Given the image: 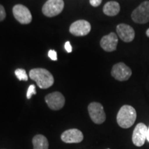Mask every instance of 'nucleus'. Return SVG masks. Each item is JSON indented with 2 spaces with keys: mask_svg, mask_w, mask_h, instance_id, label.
Masks as SVG:
<instances>
[{
  "mask_svg": "<svg viewBox=\"0 0 149 149\" xmlns=\"http://www.w3.org/2000/svg\"><path fill=\"white\" fill-rule=\"evenodd\" d=\"M29 77L37 83L40 88L46 89L54 84V77L51 72L44 68H33L29 72Z\"/></svg>",
  "mask_w": 149,
  "mask_h": 149,
  "instance_id": "1",
  "label": "nucleus"
},
{
  "mask_svg": "<svg viewBox=\"0 0 149 149\" xmlns=\"http://www.w3.org/2000/svg\"><path fill=\"white\" fill-rule=\"evenodd\" d=\"M137 118V113L133 107L124 105L119 111L117 115L118 125L123 128H128L134 124Z\"/></svg>",
  "mask_w": 149,
  "mask_h": 149,
  "instance_id": "2",
  "label": "nucleus"
},
{
  "mask_svg": "<svg viewBox=\"0 0 149 149\" xmlns=\"http://www.w3.org/2000/svg\"><path fill=\"white\" fill-rule=\"evenodd\" d=\"M131 18L137 24H146L149 22V1L142 2L133 11Z\"/></svg>",
  "mask_w": 149,
  "mask_h": 149,
  "instance_id": "3",
  "label": "nucleus"
},
{
  "mask_svg": "<svg viewBox=\"0 0 149 149\" xmlns=\"http://www.w3.org/2000/svg\"><path fill=\"white\" fill-rule=\"evenodd\" d=\"M64 7L63 0H48L42 7V13L48 17L60 14Z\"/></svg>",
  "mask_w": 149,
  "mask_h": 149,
  "instance_id": "4",
  "label": "nucleus"
},
{
  "mask_svg": "<svg viewBox=\"0 0 149 149\" xmlns=\"http://www.w3.org/2000/svg\"><path fill=\"white\" fill-rule=\"evenodd\" d=\"M88 111L91 119L97 124H101L106 120L104 107L98 102H92L88 105Z\"/></svg>",
  "mask_w": 149,
  "mask_h": 149,
  "instance_id": "5",
  "label": "nucleus"
},
{
  "mask_svg": "<svg viewBox=\"0 0 149 149\" xmlns=\"http://www.w3.org/2000/svg\"><path fill=\"white\" fill-rule=\"evenodd\" d=\"M111 75L118 81H126L132 75V70L124 63L120 62L113 66L111 70Z\"/></svg>",
  "mask_w": 149,
  "mask_h": 149,
  "instance_id": "6",
  "label": "nucleus"
},
{
  "mask_svg": "<svg viewBox=\"0 0 149 149\" xmlns=\"http://www.w3.org/2000/svg\"><path fill=\"white\" fill-rule=\"evenodd\" d=\"M15 18L22 24H28L32 21V15L29 9L22 4H17L13 8Z\"/></svg>",
  "mask_w": 149,
  "mask_h": 149,
  "instance_id": "7",
  "label": "nucleus"
},
{
  "mask_svg": "<svg viewBox=\"0 0 149 149\" xmlns=\"http://www.w3.org/2000/svg\"><path fill=\"white\" fill-rule=\"evenodd\" d=\"M148 127L144 123H139L135 126L132 135V141L136 146H142L144 144L147 137Z\"/></svg>",
  "mask_w": 149,
  "mask_h": 149,
  "instance_id": "8",
  "label": "nucleus"
},
{
  "mask_svg": "<svg viewBox=\"0 0 149 149\" xmlns=\"http://www.w3.org/2000/svg\"><path fill=\"white\" fill-rule=\"evenodd\" d=\"M45 101L50 109L53 111L60 110L65 104L64 95L59 92H54L45 97Z\"/></svg>",
  "mask_w": 149,
  "mask_h": 149,
  "instance_id": "9",
  "label": "nucleus"
},
{
  "mask_svg": "<svg viewBox=\"0 0 149 149\" xmlns=\"http://www.w3.org/2000/svg\"><path fill=\"white\" fill-rule=\"evenodd\" d=\"M91 26L88 22L86 20H77L70 25V33L75 36H85L90 33Z\"/></svg>",
  "mask_w": 149,
  "mask_h": 149,
  "instance_id": "10",
  "label": "nucleus"
},
{
  "mask_svg": "<svg viewBox=\"0 0 149 149\" xmlns=\"http://www.w3.org/2000/svg\"><path fill=\"white\" fill-rule=\"evenodd\" d=\"M61 139L67 144L79 143L84 139V135L81 130L77 128H72L63 132L61 135Z\"/></svg>",
  "mask_w": 149,
  "mask_h": 149,
  "instance_id": "11",
  "label": "nucleus"
},
{
  "mask_svg": "<svg viewBox=\"0 0 149 149\" xmlns=\"http://www.w3.org/2000/svg\"><path fill=\"white\" fill-rule=\"evenodd\" d=\"M116 31L120 38L124 42H131L135 38V31L127 24H120L117 25Z\"/></svg>",
  "mask_w": 149,
  "mask_h": 149,
  "instance_id": "12",
  "label": "nucleus"
},
{
  "mask_svg": "<svg viewBox=\"0 0 149 149\" xmlns=\"http://www.w3.org/2000/svg\"><path fill=\"white\" fill-rule=\"evenodd\" d=\"M118 37L115 33H111L109 35H105L100 41V46L105 51L112 52L116 50Z\"/></svg>",
  "mask_w": 149,
  "mask_h": 149,
  "instance_id": "13",
  "label": "nucleus"
},
{
  "mask_svg": "<svg viewBox=\"0 0 149 149\" xmlns=\"http://www.w3.org/2000/svg\"><path fill=\"white\" fill-rule=\"evenodd\" d=\"M120 6L118 2L114 1H109L104 5L103 12L108 16H115L120 13Z\"/></svg>",
  "mask_w": 149,
  "mask_h": 149,
  "instance_id": "14",
  "label": "nucleus"
},
{
  "mask_svg": "<svg viewBox=\"0 0 149 149\" xmlns=\"http://www.w3.org/2000/svg\"><path fill=\"white\" fill-rule=\"evenodd\" d=\"M33 149H48V141L44 135H37L33 139Z\"/></svg>",
  "mask_w": 149,
  "mask_h": 149,
  "instance_id": "15",
  "label": "nucleus"
},
{
  "mask_svg": "<svg viewBox=\"0 0 149 149\" xmlns=\"http://www.w3.org/2000/svg\"><path fill=\"white\" fill-rule=\"evenodd\" d=\"M15 74L16 77L17 79L20 81H28L29 79V77H28L26 72L24 69L22 68H18L15 71Z\"/></svg>",
  "mask_w": 149,
  "mask_h": 149,
  "instance_id": "16",
  "label": "nucleus"
},
{
  "mask_svg": "<svg viewBox=\"0 0 149 149\" xmlns=\"http://www.w3.org/2000/svg\"><path fill=\"white\" fill-rule=\"evenodd\" d=\"M36 89H35V86L34 84L31 85L29 87V89L27 91L26 93V97L27 99H31L33 95L36 94Z\"/></svg>",
  "mask_w": 149,
  "mask_h": 149,
  "instance_id": "17",
  "label": "nucleus"
},
{
  "mask_svg": "<svg viewBox=\"0 0 149 149\" xmlns=\"http://www.w3.org/2000/svg\"><path fill=\"white\" fill-rule=\"evenodd\" d=\"M48 57L51 58L52 60L53 61H57V52L54 50H50L48 51Z\"/></svg>",
  "mask_w": 149,
  "mask_h": 149,
  "instance_id": "18",
  "label": "nucleus"
},
{
  "mask_svg": "<svg viewBox=\"0 0 149 149\" xmlns=\"http://www.w3.org/2000/svg\"><path fill=\"white\" fill-rule=\"evenodd\" d=\"M6 14L5 9L2 5L0 4V22L3 21L4 19L6 18Z\"/></svg>",
  "mask_w": 149,
  "mask_h": 149,
  "instance_id": "19",
  "label": "nucleus"
},
{
  "mask_svg": "<svg viewBox=\"0 0 149 149\" xmlns=\"http://www.w3.org/2000/svg\"><path fill=\"white\" fill-rule=\"evenodd\" d=\"M102 0H90V3L91 6L94 7H97L102 3Z\"/></svg>",
  "mask_w": 149,
  "mask_h": 149,
  "instance_id": "20",
  "label": "nucleus"
},
{
  "mask_svg": "<svg viewBox=\"0 0 149 149\" xmlns=\"http://www.w3.org/2000/svg\"><path fill=\"white\" fill-rule=\"evenodd\" d=\"M65 49H66V51L68 52V53H71L72 52V46H71V44H70V42H66V44H65Z\"/></svg>",
  "mask_w": 149,
  "mask_h": 149,
  "instance_id": "21",
  "label": "nucleus"
},
{
  "mask_svg": "<svg viewBox=\"0 0 149 149\" xmlns=\"http://www.w3.org/2000/svg\"><path fill=\"white\" fill-rule=\"evenodd\" d=\"M147 141L149 142V127L148 128V131H147V137H146Z\"/></svg>",
  "mask_w": 149,
  "mask_h": 149,
  "instance_id": "22",
  "label": "nucleus"
},
{
  "mask_svg": "<svg viewBox=\"0 0 149 149\" xmlns=\"http://www.w3.org/2000/svg\"><path fill=\"white\" fill-rule=\"evenodd\" d=\"M146 35H147V37H149V29H147V31H146Z\"/></svg>",
  "mask_w": 149,
  "mask_h": 149,
  "instance_id": "23",
  "label": "nucleus"
},
{
  "mask_svg": "<svg viewBox=\"0 0 149 149\" xmlns=\"http://www.w3.org/2000/svg\"><path fill=\"white\" fill-rule=\"evenodd\" d=\"M107 149H110V148H107Z\"/></svg>",
  "mask_w": 149,
  "mask_h": 149,
  "instance_id": "24",
  "label": "nucleus"
}]
</instances>
